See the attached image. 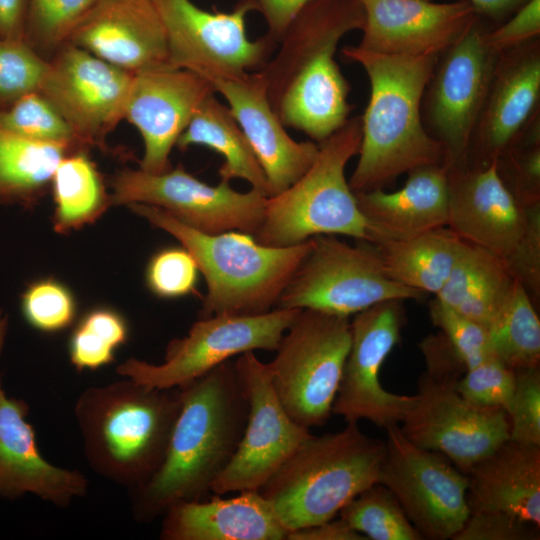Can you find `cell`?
<instances>
[{
	"label": "cell",
	"instance_id": "6da1fadb",
	"mask_svg": "<svg viewBox=\"0 0 540 540\" xmlns=\"http://www.w3.org/2000/svg\"><path fill=\"white\" fill-rule=\"evenodd\" d=\"M180 410L164 460L132 489V512L150 522L172 505L202 500L235 455L248 420L249 403L236 370L227 360L178 387Z\"/></svg>",
	"mask_w": 540,
	"mask_h": 540
},
{
	"label": "cell",
	"instance_id": "7a4b0ae2",
	"mask_svg": "<svg viewBox=\"0 0 540 540\" xmlns=\"http://www.w3.org/2000/svg\"><path fill=\"white\" fill-rule=\"evenodd\" d=\"M342 55L361 65L370 82L351 190L379 189L414 169L443 164L444 147L422 118L424 92L439 56L387 55L358 46L344 47Z\"/></svg>",
	"mask_w": 540,
	"mask_h": 540
},
{
	"label": "cell",
	"instance_id": "3957f363",
	"mask_svg": "<svg viewBox=\"0 0 540 540\" xmlns=\"http://www.w3.org/2000/svg\"><path fill=\"white\" fill-rule=\"evenodd\" d=\"M180 405L178 387L129 378L86 388L74 413L90 467L131 490L141 486L164 460Z\"/></svg>",
	"mask_w": 540,
	"mask_h": 540
},
{
	"label": "cell",
	"instance_id": "277c9868",
	"mask_svg": "<svg viewBox=\"0 0 540 540\" xmlns=\"http://www.w3.org/2000/svg\"><path fill=\"white\" fill-rule=\"evenodd\" d=\"M127 207L176 238L195 259L207 285L200 318L273 310L313 244L311 237L288 247H269L241 231L200 232L157 206L131 203Z\"/></svg>",
	"mask_w": 540,
	"mask_h": 540
},
{
	"label": "cell",
	"instance_id": "5b68a950",
	"mask_svg": "<svg viewBox=\"0 0 540 540\" xmlns=\"http://www.w3.org/2000/svg\"><path fill=\"white\" fill-rule=\"evenodd\" d=\"M385 450V442L348 422L305 440L258 491L287 532L318 525L379 483Z\"/></svg>",
	"mask_w": 540,
	"mask_h": 540
},
{
	"label": "cell",
	"instance_id": "8992f818",
	"mask_svg": "<svg viewBox=\"0 0 540 540\" xmlns=\"http://www.w3.org/2000/svg\"><path fill=\"white\" fill-rule=\"evenodd\" d=\"M426 371L399 427L414 445L441 453L468 471L509 439V418L500 407L465 399L457 389L466 367L439 332L420 343Z\"/></svg>",
	"mask_w": 540,
	"mask_h": 540
},
{
	"label": "cell",
	"instance_id": "52a82bcc",
	"mask_svg": "<svg viewBox=\"0 0 540 540\" xmlns=\"http://www.w3.org/2000/svg\"><path fill=\"white\" fill-rule=\"evenodd\" d=\"M361 118L353 117L318 143L309 169L290 187L267 198L255 240L269 247H288L317 235H344L370 243L367 223L345 177L358 154Z\"/></svg>",
	"mask_w": 540,
	"mask_h": 540
},
{
	"label": "cell",
	"instance_id": "ba28073f",
	"mask_svg": "<svg viewBox=\"0 0 540 540\" xmlns=\"http://www.w3.org/2000/svg\"><path fill=\"white\" fill-rule=\"evenodd\" d=\"M350 344L348 317L299 310L268 363L274 391L297 424L310 429L330 418Z\"/></svg>",
	"mask_w": 540,
	"mask_h": 540
},
{
	"label": "cell",
	"instance_id": "9c48e42d",
	"mask_svg": "<svg viewBox=\"0 0 540 540\" xmlns=\"http://www.w3.org/2000/svg\"><path fill=\"white\" fill-rule=\"evenodd\" d=\"M312 239L276 308L313 309L349 318L380 302L418 299L423 294L394 281L372 243L350 245L335 235Z\"/></svg>",
	"mask_w": 540,
	"mask_h": 540
},
{
	"label": "cell",
	"instance_id": "30bf717a",
	"mask_svg": "<svg viewBox=\"0 0 540 540\" xmlns=\"http://www.w3.org/2000/svg\"><path fill=\"white\" fill-rule=\"evenodd\" d=\"M164 28L169 64L209 82L260 70L277 48L265 35L251 40L247 15L255 11L239 0L230 12L208 11L191 0H153Z\"/></svg>",
	"mask_w": 540,
	"mask_h": 540
},
{
	"label": "cell",
	"instance_id": "8fae6325",
	"mask_svg": "<svg viewBox=\"0 0 540 540\" xmlns=\"http://www.w3.org/2000/svg\"><path fill=\"white\" fill-rule=\"evenodd\" d=\"M300 309L276 308L260 315L199 318L186 336L171 340L161 364L129 358L116 372L138 383L172 389L209 372L235 355L275 351Z\"/></svg>",
	"mask_w": 540,
	"mask_h": 540
},
{
	"label": "cell",
	"instance_id": "7c38bea8",
	"mask_svg": "<svg viewBox=\"0 0 540 540\" xmlns=\"http://www.w3.org/2000/svg\"><path fill=\"white\" fill-rule=\"evenodd\" d=\"M108 186L111 206H157L207 234L241 231L254 235L263 221L268 198L252 188L236 191L229 182L208 185L182 165L160 174L126 167L109 178Z\"/></svg>",
	"mask_w": 540,
	"mask_h": 540
},
{
	"label": "cell",
	"instance_id": "4fadbf2b",
	"mask_svg": "<svg viewBox=\"0 0 540 540\" xmlns=\"http://www.w3.org/2000/svg\"><path fill=\"white\" fill-rule=\"evenodd\" d=\"M476 20L438 58L422 101L427 132L444 147V165H468L473 133L500 54L490 49Z\"/></svg>",
	"mask_w": 540,
	"mask_h": 540
},
{
	"label": "cell",
	"instance_id": "5bb4252c",
	"mask_svg": "<svg viewBox=\"0 0 540 540\" xmlns=\"http://www.w3.org/2000/svg\"><path fill=\"white\" fill-rule=\"evenodd\" d=\"M386 431L379 483L395 496L423 539H452L470 514L467 475L441 453L411 443L399 425Z\"/></svg>",
	"mask_w": 540,
	"mask_h": 540
},
{
	"label": "cell",
	"instance_id": "9a60e30c",
	"mask_svg": "<svg viewBox=\"0 0 540 540\" xmlns=\"http://www.w3.org/2000/svg\"><path fill=\"white\" fill-rule=\"evenodd\" d=\"M133 73L65 42L48 59L39 92L85 148L110 151L107 135L124 118Z\"/></svg>",
	"mask_w": 540,
	"mask_h": 540
},
{
	"label": "cell",
	"instance_id": "2e32d148",
	"mask_svg": "<svg viewBox=\"0 0 540 540\" xmlns=\"http://www.w3.org/2000/svg\"><path fill=\"white\" fill-rule=\"evenodd\" d=\"M249 403L248 420L238 449L211 487L216 495L259 490L309 437L310 429L297 424L280 403L268 363L254 351L234 361Z\"/></svg>",
	"mask_w": 540,
	"mask_h": 540
},
{
	"label": "cell",
	"instance_id": "e0dca14e",
	"mask_svg": "<svg viewBox=\"0 0 540 540\" xmlns=\"http://www.w3.org/2000/svg\"><path fill=\"white\" fill-rule=\"evenodd\" d=\"M401 300L375 304L350 322L351 344L332 414L346 423L368 420L380 428L402 422L415 395H399L381 385L382 364L399 342L404 312Z\"/></svg>",
	"mask_w": 540,
	"mask_h": 540
},
{
	"label": "cell",
	"instance_id": "ac0fdd59",
	"mask_svg": "<svg viewBox=\"0 0 540 540\" xmlns=\"http://www.w3.org/2000/svg\"><path fill=\"white\" fill-rule=\"evenodd\" d=\"M364 25L358 0H312L291 21L275 52L258 70L270 104L281 96L333 79L342 72L335 60L340 40Z\"/></svg>",
	"mask_w": 540,
	"mask_h": 540
},
{
	"label": "cell",
	"instance_id": "d6986e66",
	"mask_svg": "<svg viewBox=\"0 0 540 540\" xmlns=\"http://www.w3.org/2000/svg\"><path fill=\"white\" fill-rule=\"evenodd\" d=\"M213 92L208 80L169 64L133 73L124 118L138 129L144 142L141 170L160 174L172 169V148Z\"/></svg>",
	"mask_w": 540,
	"mask_h": 540
},
{
	"label": "cell",
	"instance_id": "ffe728a7",
	"mask_svg": "<svg viewBox=\"0 0 540 540\" xmlns=\"http://www.w3.org/2000/svg\"><path fill=\"white\" fill-rule=\"evenodd\" d=\"M447 173V227L465 242L507 260L526 231L528 210L502 179L497 160L447 168Z\"/></svg>",
	"mask_w": 540,
	"mask_h": 540
},
{
	"label": "cell",
	"instance_id": "44dd1931",
	"mask_svg": "<svg viewBox=\"0 0 540 540\" xmlns=\"http://www.w3.org/2000/svg\"><path fill=\"white\" fill-rule=\"evenodd\" d=\"M364 11L358 47L381 54L440 56L477 20L467 0H358Z\"/></svg>",
	"mask_w": 540,
	"mask_h": 540
},
{
	"label": "cell",
	"instance_id": "7402d4cb",
	"mask_svg": "<svg viewBox=\"0 0 540 540\" xmlns=\"http://www.w3.org/2000/svg\"><path fill=\"white\" fill-rule=\"evenodd\" d=\"M210 83L226 100L252 147L267 178L269 197L295 183L314 162L319 144L296 141L287 133L269 102L262 74L255 71Z\"/></svg>",
	"mask_w": 540,
	"mask_h": 540
},
{
	"label": "cell",
	"instance_id": "603a6c76",
	"mask_svg": "<svg viewBox=\"0 0 540 540\" xmlns=\"http://www.w3.org/2000/svg\"><path fill=\"white\" fill-rule=\"evenodd\" d=\"M539 38L501 53L477 121L469 157L474 165L497 160L539 113Z\"/></svg>",
	"mask_w": 540,
	"mask_h": 540
},
{
	"label": "cell",
	"instance_id": "cb8c5ba5",
	"mask_svg": "<svg viewBox=\"0 0 540 540\" xmlns=\"http://www.w3.org/2000/svg\"><path fill=\"white\" fill-rule=\"evenodd\" d=\"M66 42L131 73L169 64L166 36L153 0H98Z\"/></svg>",
	"mask_w": 540,
	"mask_h": 540
},
{
	"label": "cell",
	"instance_id": "d4e9b609",
	"mask_svg": "<svg viewBox=\"0 0 540 540\" xmlns=\"http://www.w3.org/2000/svg\"><path fill=\"white\" fill-rule=\"evenodd\" d=\"M28 404L9 397L0 378V496L14 500L32 494L67 507L88 490L86 476L48 462L40 453L35 432L26 420Z\"/></svg>",
	"mask_w": 540,
	"mask_h": 540
},
{
	"label": "cell",
	"instance_id": "484cf974",
	"mask_svg": "<svg viewBox=\"0 0 540 540\" xmlns=\"http://www.w3.org/2000/svg\"><path fill=\"white\" fill-rule=\"evenodd\" d=\"M354 194L372 244L408 240L447 226L448 173L444 164L410 171L397 191L379 188Z\"/></svg>",
	"mask_w": 540,
	"mask_h": 540
},
{
	"label": "cell",
	"instance_id": "4316f807",
	"mask_svg": "<svg viewBox=\"0 0 540 540\" xmlns=\"http://www.w3.org/2000/svg\"><path fill=\"white\" fill-rule=\"evenodd\" d=\"M231 498L216 495L208 501H185L170 506L163 516V540H282L287 530L271 504L258 490Z\"/></svg>",
	"mask_w": 540,
	"mask_h": 540
},
{
	"label": "cell",
	"instance_id": "83f0119b",
	"mask_svg": "<svg viewBox=\"0 0 540 540\" xmlns=\"http://www.w3.org/2000/svg\"><path fill=\"white\" fill-rule=\"evenodd\" d=\"M471 512H502L540 528V446L511 439L466 474Z\"/></svg>",
	"mask_w": 540,
	"mask_h": 540
},
{
	"label": "cell",
	"instance_id": "f1b7e54d",
	"mask_svg": "<svg viewBox=\"0 0 540 540\" xmlns=\"http://www.w3.org/2000/svg\"><path fill=\"white\" fill-rule=\"evenodd\" d=\"M516 281L503 260L465 242L446 283L435 298L489 329Z\"/></svg>",
	"mask_w": 540,
	"mask_h": 540
},
{
	"label": "cell",
	"instance_id": "f546056e",
	"mask_svg": "<svg viewBox=\"0 0 540 540\" xmlns=\"http://www.w3.org/2000/svg\"><path fill=\"white\" fill-rule=\"evenodd\" d=\"M193 145L210 148L224 158L218 170L220 181L243 179L252 189L269 197L267 178L252 147L228 106L216 98L215 92L200 104L175 146L186 150Z\"/></svg>",
	"mask_w": 540,
	"mask_h": 540
},
{
	"label": "cell",
	"instance_id": "4dcf8cb0",
	"mask_svg": "<svg viewBox=\"0 0 540 540\" xmlns=\"http://www.w3.org/2000/svg\"><path fill=\"white\" fill-rule=\"evenodd\" d=\"M465 241L447 226L403 241L373 244L396 282L436 295L446 283Z\"/></svg>",
	"mask_w": 540,
	"mask_h": 540
},
{
	"label": "cell",
	"instance_id": "1f68e13d",
	"mask_svg": "<svg viewBox=\"0 0 540 540\" xmlns=\"http://www.w3.org/2000/svg\"><path fill=\"white\" fill-rule=\"evenodd\" d=\"M74 150L27 139L0 128V205L35 207L60 161Z\"/></svg>",
	"mask_w": 540,
	"mask_h": 540
},
{
	"label": "cell",
	"instance_id": "d6a6232c",
	"mask_svg": "<svg viewBox=\"0 0 540 540\" xmlns=\"http://www.w3.org/2000/svg\"><path fill=\"white\" fill-rule=\"evenodd\" d=\"M51 187L55 203L52 224L59 234L94 223L111 206L106 183L86 150L69 153L60 161Z\"/></svg>",
	"mask_w": 540,
	"mask_h": 540
},
{
	"label": "cell",
	"instance_id": "836d02e7",
	"mask_svg": "<svg viewBox=\"0 0 540 540\" xmlns=\"http://www.w3.org/2000/svg\"><path fill=\"white\" fill-rule=\"evenodd\" d=\"M493 354L513 370L540 365V320L533 301L516 281L488 329Z\"/></svg>",
	"mask_w": 540,
	"mask_h": 540
},
{
	"label": "cell",
	"instance_id": "e575fe53",
	"mask_svg": "<svg viewBox=\"0 0 540 540\" xmlns=\"http://www.w3.org/2000/svg\"><path fill=\"white\" fill-rule=\"evenodd\" d=\"M338 518L366 539H423L395 496L381 483L354 497L340 510Z\"/></svg>",
	"mask_w": 540,
	"mask_h": 540
},
{
	"label": "cell",
	"instance_id": "d590c367",
	"mask_svg": "<svg viewBox=\"0 0 540 540\" xmlns=\"http://www.w3.org/2000/svg\"><path fill=\"white\" fill-rule=\"evenodd\" d=\"M129 327L118 311L98 307L86 312L69 338L68 352L78 371L96 370L114 361L115 351L127 342Z\"/></svg>",
	"mask_w": 540,
	"mask_h": 540
},
{
	"label": "cell",
	"instance_id": "8d00e7d4",
	"mask_svg": "<svg viewBox=\"0 0 540 540\" xmlns=\"http://www.w3.org/2000/svg\"><path fill=\"white\" fill-rule=\"evenodd\" d=\"M0 128L27 139L87 151L71 126L39 91L28 93L0 110Z\"/></svg>",
	"mask_w": 540,
	"mask_h": 540
},
{
	"label": "cell",
	"instance_id": "74e56055",
	"mask_svg": "<svg viewBox=\"0 0 540 540\" xmlns=\"http://www.w3.org/2000/svg\"><path fill=\"white\" fill-rule=\"evenodd\" d=\"M97 1L28 0L25 41L46 59L67 41L72 28Z\"/></svg>",
	"mask_w": 540,
	"mask_h": 540
},
{
	"label": "cell",
	"instance_id": "f35d334b",
	"mask_svg": "<svg viewBox=\"0 0 540 540\" xmlns=\"http://www.w3.org/2000/svg\"><path fill=\"white\" fill-rule=\"evenodd\" d=\"M536 114L497 159L499 173L524 207L540 203V121Z\"/></svg>",
	"mask_w": 540,
	"mask_h": 540
},
{
	"label": "cell",
	"instance_id": "ab89813d",
	"mask_svg": "<svg viewBox=\"0 0 540 540\" xmlns=\"http://www.w3.org/2000/svg\"><path fill=\"white\" fill-rule=\"evenodd\" d=\"M20 309L32 328L56 333L73 324L77 302L65 284L54 278H41L26 286L20 297Z\"/></svg>",
	"mask_w": 540,
	"mask_h": 540
},
{
	"label": "cell",
	"instance_id": "60d3db41",
	"mask_svg": "<svg viewBox=\"0 0 540 540\" xmlns=\"http://www.w3.org/2000/svg\"><path fill=\"white\" fill-rule=\"evenodd\" d=\"M47 64L25 40L0 38V110L39 91Z\"/></svg>",
	"mask_w": 540,
	"mask_h": 540
},
{
	"label": "cell",
	"instance_id": "b9f144b4",
	"mask_svg": "<svg viewBox=\"0 0 540 540\" xmlns=\"http://www.w3.org/2000/svg\"><path fill=\"white\" fill-rule=\"evenodd\" d=\"M199 273L195 259L185 247H167L149 259L145 281L155 296L176 299L196 292Z\"/></svg>",
	"mask_w": 540,
	"mask_h": 540
},
{
	"label": "cell",
	"instance_id": "7bdbcfd3",
	"mask_svg": "<svg viewBox=\"0 0 540 540\" xmlns=\"http://www.w3.org/2000/svg\"><path fill=\"white\" fill-rule=\"evenodd\" d=\"M434 326L440 329L467 369L494 355L488 329L454 311L437 298L429 305Z\"/></svg>",
	"mask_w": 540,
	"mask_h": 540
},
{
	"label": "cell",
	"instance_id": "ee69618b",
	"mask_svg": "<svg viewBox=\"0 0 540 540\" xmlns=\"http://www.w3.org/2000/svg\"><path fill=\"white\" fill-rule=\"evenodd\" d=\"M516 384L515 370L495 355L467 369L458 380L459 393L472 403L500 407L508 412Z\"/></svg>",
	"mask_w": 540,
	"mask_h": 540
},
{
	"label": "cell",
	"instance_id": "f6af8a7d",
	"mask_svg": "<svg viewBox=\"0 0 540 540\" xmlns=\"http://www.w3.org/2000/svg\"><path fill=\"white\" fill-rule=\"evenodd\" d=\"M515 373V390L507 412L509 439L540 446V369H519Z\"/></svg>",
	"mask_w": 540,
	"mask_h": 540
},
{
	"label": "cell",
	"instance_id": "bcb514c9",
	"mask_svg": "<svg viewBox=\"0 0 540 540\" xmlns=\"http://www.w3.org/2000/svg\"><path fill=\"white\" fill-rule=\"evenodd\" d=\"M538 540L539 527L502 512H471L452 540Z\"/></svg>",
	"mask_w": 540,
	"mask_h": 540
},
{
	"label": "cell",
	"instance_id": "7dc6e473",
	"mask_svg": "<svg viewBox=\"0 0 540 540\" xmlns=\"http://www.w3.org/2000/svg\"><path fill=\"white\" fill-rule=\"evenodd\" d=\"M528 225L511 256L503 261L531 299L540 294V203L527 207Z\"/></svg>",
	"mask_w": 540,
	"mask_h": 540
},
{
	"label": "cell",
	"instance_id": "c3c4849f",
	"mask_svg": "<svg viewBox=\"0 0 540 540\" xmlns=\"http://www.w3.org/2000/svg\"><path fill=\"white\" fill-rule=\"evenodd\" d=\"M540 0H528L500 27L485 31L484 41L494 52L507 50L539 38Z\"/></svg>",
	"mask_w": 540,
	"mask_h": 540
},
{
	"label": "cell",
	"instance_id": "681fc988",
	"mask_svg": "<svg viewBox=\"0 0 540 540\" xmlns=\"http://www.w3.org/2000/svg\"><path fill=\"white\" fill-rule=\"evenodd\" d=\"M255 11L263 16L271 41L278 44L288 25L296 15L312 0H249Z\"/></svg>",
	"mask_w": 540,
	"mask_h": 540
},
{
	"label": "cell",
	"instance_id": "f907efd6",
	"mask_svg": "<svg viewBox=\"0 0 540 540\" xmlns=\"http://www.w3.org/2000/svg\"><path fill=\"white\" fill-rule=\"evenodd\" d=\"M288 540H367L340 518L287 533Z\"/></svg>",
	"mask_w": 540,
	"mask_h": 540
},
{
	"label": "cell",
	"instance_id": "816d5d0a",
	"mask_svg": "<svg viewBox=\"0 0 540 540\" xmlns=\"http://www.w3.org/2000/svg\"><path fill=\"white\" fill-rule=\"evenodd\" d=\"M28 0H0V38L25 40Z\"/></svg>",
	"mask_w": 540,
	"mask_h": 540
},
{
	"label": "cell",
	"instance_id": "f5cc1de1",
	"mask_svg": "<svg viewBox=\"0 0 540 540\" xmlns=\"http://www.w3.org/2000/svg\"><path fill=\"white\" fill-rule=\"evenodd\" d=\"M474 7L477 14H483L492 19H501L516 9H519L528 0H467Z\"/></svg>",
	"mask_w": 540,
	"mask_h": 540
},
{
	"label": "cell",
	"instance_id": "db71d44e",
	"mask_svg": "<svg viewBox=\"0 0 540 540\" xmlns=\"http://www.w3.org/2000/svg\"><path fill=\"white\" fill-rule=\"evenodd\" d=\"M8 328H9L8 315L3 309H0V356L2 354L4 345H5Z\"/></svg>",
	"mask_w": 540,
	"mask_h": 540
}]
</instances>
